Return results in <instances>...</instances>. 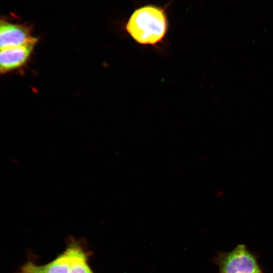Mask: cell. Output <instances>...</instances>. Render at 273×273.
I'll use <instances>...</instances> for the list:
<instances>
[{
  "mask_svg": "<svg viewBox=\"0 0 273 273\" xmlns=\"http://www.w3.org/2000/svg\"><path fill=\"white\" fill-rule=\"evenodd\" d=\"M125 26L126 32L138 43L156 46L166 36L168 21L164 10L149 5L135 10Z\"/></svg>",
  "mask_w": 273,
  "mask_h": 273,
  "instance_id": "obj_1",
  "label": "cell"
},
{
  "mask_svg": "<svg viewBox=\"0 0 273 273\" xmlns=\"http://www.w3.org/2000/svg\"><path fill=\"white\" fill-rule=\"evenodd\" d=\"M213 261L218 267V273H262L256 257L244 244L218 252Z\"/></svg>",
  "mask_w": 273,
  "mask_h": 273,
  "instance_id": "obj_2",
  "label": "cell"
},
{
  "mask_svg": "<svg viewBox=\"0 0 273 273\" xmlns=\"http://www.w3.org/2000/svg\"><path fill=\"white\" fill-rule=\"evenodd\" d=\"M37 42L30 28L20 24L1 21L0 25L1 50L22 46Z\"/></svg>",
  "mask_w": 273,
  "mask_h": 273,
  "instance_id": "obj_3",
  "label": "cell"
},
{
  "mask_svg": "<svg viewBox=\"0 0 273 273\" xmlns=\"http://www.w3.org/2000/svg\"><path fill=\"white\" fill-rule=\"evenodd\" d=\"M35 44L32 43L1 50V72L6 73L24 65L29 59Z\"/></svg>",
  "mask_w": 273,
  "mask_h": 273,
  "instance_id": "obj_4",
  "label": "cell"
},
{
  "mask_svg": "<svg viewBox=\"0 0 273 273\" xmlns=\"http://www.w3.org/2000/svg\"><path fill=\"white\" fill-rule=\"evenodd\" d=\"M69 258L68 273H94L87 263L85 252L75 241H72L66 249Z\"/></svg>",
  "mask_w": 273,
  "mask_h": 273,
  "instance_id": "obj_5",
  "label": "cell"
}]
</instances>
